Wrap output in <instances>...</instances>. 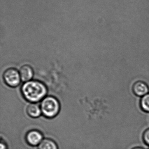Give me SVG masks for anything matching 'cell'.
I'll list each match as a JSON object with an SVG mask.
<instances>
[{"label": "cell", "instance_id": "cell-1", "mask_svg": "<svg viewBox=\"0 0 149 149\" xmlns=\"http://www.w3.org/2000/svg\"><path fill=\"white\" fill-rule=\"evenodd\" d=\"M21 91L25 100L32 103H36L44 98L47 89L43 83L33 80L25 82L22 86Z\"/></svg>", "mask_w": 149, "mask_h": 149}, {"label": "cell", "instance_id": "cell-2", "mask_svg": "<svg viewBox=\"0 0 149 149\" xmlns=\"http://www.w3.org/2000/svg\"><path fill=\"white\" fill-rule=\"evenodd\" d=\"M40 107L42 113L48 118H54L57 115L60 110V104L58 100L51 96L44 98Z\"/></svg>", "mask_w": 149, "mask_h": 149}, {"label": "cell", "instance_id": "cell-3", "mask_svg": "<svg viewBox=\"0 0 149 149\" xmlns=\"http://www.w3.org/2000/svg\"><path fill=\"white\" fill-rule=\"evenodd\" d=\"M3 78L7 85L11 87L17 86L21 82L20 73L14 68L6 70L3 73Z\"/></svg>", "mask_w": 149, "mask_h": 149}, {"label": "cell", "instance_id": "cell-4", "mask_svg": "<svg viewBox=\"0 0 149 149\" xmlns=\"http://www.w3.org/2000/svg\"><path fill=\"white\" fill-rule=\"evenodd\" d=\"M43 140V136L40 131L32 130L27 133L26 141L29 145L32 146L39 145Z\"/></svg>", "mask_w": 149, "mask_h": 149}, {"label": "cell", "instance_id": "cell-5", "mask_svg": "<svg viewBox=\"0 0 149 149\" xmlns=\"http://www.w3.org/2000/svg\"><path fill=\"white\" fill-rule=\"evenodd\" d=\"M134 93L138 97H142L149 93V88L147 83L143 81H137L133 85Z\"/></svg>", "mask_w": 149, "mask_h": 149}, {"label": "cell", "instance_id": "cell-6", "mask_svg": "<svg viewBox=\"0 0 149 149\" xmlns=\"http://www.w3.org/2000/svg\"><path fill=\"white\" fill-rule=\"evenodd\" d=\"M21 80L24 82L31 81L33 76V70L30 65H23L19 70Z\"/></svg>", "mask_w": 149, "mask_h": 149}, {"label": "cell", "instance_id": "cell-7", "mask_svg": "<svg viewBox=\"0 0 149 149\" xmlns=\"http://www.w3.org/2000/svg\"><path fill=\"white\" fill-rule=\"evenodd\" d=\"M27 113L32 118H37L41 115L42 110L41 107L36 103H31L27 107Z\"/></svg>", "mask_w": 149, "mask_h": 149}, {"label": "cell", "instance_id": "cell-8", "mask_svg": "<svg viewBox=\"0 0 149 149\" xmlns=\"http://www.w3.org/2000/svg\"><path fill=\"white\" fill-rule=\"evenodd\" d=\"M38 149H58V148L54 141L50 139H45L40 143Z\"/></svg>", "mask_w": 149, "mask_h": 149}, {"label": "cell", "instance_id": "cell-9", "mask_svg": "<svg viewBox=\"0 0 149 149\" xmlns=\"http://www.w3.org/2000/svg\"><path fill=\"white\" fill-rule=\"evenodd\" d=\"M140 101L142 109L144 112L149 113V93L142 97Z\"/></svg>", "mask_w": 149, "mask_h": 149}, {"label": "cell", "instance_id": "cell-10", "mask_svg": "<svg viewBox=\"0 0 149 149\" xmlns=\"http://www.w3.org/2000/svg\"><path fill=\"white\" fill-rule=\"evenodd\" d=\"M143 139L144 143L149 147V128L146 129L143 133Z\"/></svg>", "mask_w": 149, "mask_h": 149}, {"label": "cell", "instance_id": "cell-11", "mask_svg": "<svg viewBox=\"0 0 149 149\" xmlns=\"http://www.w3.org/2000/svg\"><path fill=\"white\" fill-rule=\"evenodd\" d=\"M1 146H0V148H1V149H7L8 148H7V145H6L5 143L4 142V141H2V139L1 140Z\"/></svg>", "mask_w": 149, "mask_h": 149}, {"label": "cell", "instance_id": "cell-12", "mask_svg": "<svg viewBox=\"0 0 149 149\" xmlns=\"http://www.w3.org/2000/svg\"><path fill=\"white\" fill-rule=\"evenodd\" d=\"M148 148H144L143 147H141V146H137V147H134L131 149H148Z\"/></svg>", "mask_w": 149, "mask_h": 149}, {"label": "cell", "instance_id": "cell-13", "mask_svg": "<svg viewBox=\"0 0 149 149\" xmlns=\"http://www.w3.org/2000/svg\"><path fill=\"white\" fill-rule=\"evenodd\" d=\"M148 149H149V147L148 148Z\"/></svg>", "mask_w": 149, "mask_h": 149}]
</instances>
